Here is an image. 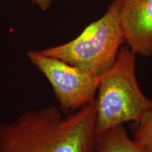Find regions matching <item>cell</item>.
Instances as JSON below:
<instances>
[{
    "instance_id": "cell-6",
    "label": "cell",
    "mask_w": 152,
    "mask_h": 152,
    "mask_svg": "<svg viewBox=\"0 0 152 152\" xmlns=\"http://www.w3.org/2000/svg\"><path fill=\"white\" fill-rule=\"evenodd\" d=\"M94 152H146L128 136L123 125L96 132Z\"/></svg>"
},
{
    "instance_id": "cell-4",
    "label": "cell",
    "mask_w": 152,
    "mask_h": 152,
    "mask_svg": "<svg viewBox=\"0 0 152 152\" xmlns=\"http://www.w3.org/2000/svg\"><path fill=\"white\" fill-rule=\"evenodd\" d=\"M27 54L31 64L50 83L63 113H74L95 99L99 76L39 51H30Z\"/></svg>"
},
{
    "instance_id": "cell-1",
    "label": "cell",
    "mask_w": 152,
    "mask_h": 152,
    "mask_svg": "<svg viewBox=\"0 0 152 152\" xmlns=\"http://www.w3.org/2000/svg\"><path fill=\"white\" fill-rule=\"evenodd\" d=\"M96 135L95 99L66 115L47 106L0 123V152H94Z\"/></svg>"
},
{
    "instance_id": "cell-3",
    "label": "cell",
    "mask_w": 152,
    "mask_h": 152,
    "mask_svg": "<svg viewBox=\"0 0 152 152\" xmlns=\"http://www.w3.org/2000/svg\"><path fill=\"white\" fill-rule=\"evenodd\" d=\"M122 1L112 0L105 14L87 26L75 39L39 52L102 75L113 64L125 43L121 22Z\"/></svg>"
},
{
    "instance_id": "cell-8",
    "label": "cell",
    "mask_w": 152,
    "mask_h": 152,
    "mask_svg": "<svg viewBox=\"0 0 152 152\" xmlns=\"http://www.w3.org/2000/svg\"><path fill=\"white\" fill-rule=\"evenodd\" d=\"M31 1L42 11H47L51 5V0H31Z\"/></svg>"
},
{
    "instance_id": "cell-5",
    "label": "cell",
    "mask_w": 152,
    "mask_h": 152,
    "mask_svg": "<svg viewBox=\"0 0 152 152\" xmlns=\"http://www.w3.org/2000/svg\"><path fill=\"white\" fill-rule=\"evenodd\" d=\"M121 22L125 43L132 52L152 56V0H123Z\"/></svg>"
},
{
    "instance_id": "cell-2",
    "label": "cell",
    "mask_w": 152,
    "mask_h": 152,
    "mask_svg": "<svg viewBox=\"0 0 152 152\" xmlns=\"http://www.w3.org/2000/svg\"><path fill=\"white\" fill-rule=\"evenodd\" d=\"M96 104V132L125 123L136 122L152 99L140 89L137 79L136 54L128 45L120 49L111 67L99 76Z\"/></svg>"
},
{
    "instance_id": "cell-7",
    "label": "cell",
    "mask_w": 152,
    "mask_h": 152,
    "mask_svg": "<svg viewBox=\"0 0 152 152\" xmlns=\"http://www.w3.org/2000/svg\"><path fill=\"white\" fill-rule=\"evenodd\" d=\"M133 134V139L142 146L144 151L152 152V101L149 109L135 122Z\"/></svg>"
}]
</instances>
